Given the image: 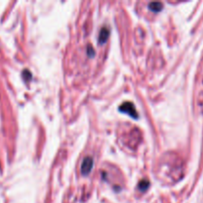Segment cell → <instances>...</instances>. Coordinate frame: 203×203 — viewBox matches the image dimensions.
I'll return each instance as SVG.
<instances>
[{
	"mask_svg": "<svg viewBox=\"0 0 203 203\" xmlns=\"http://www.w3.org/2000/svg\"><path fill=\"white\" fill-rule=\"evenodd\" d=\"M150 10L154 12H160L163 9V3L162 2H151L149 3Z\"/></svg>",
	"mask_w": 203,
	"mask_h": 203,
	"instance_id": "cell-4",
	"label": "cell"
},
{
	"mask_svg": "<svg viewBox=\"0 0 203 203\" xmlns=\"http://www.w3.org/2000/svg\"><path fill=\"white\" fill-rule=\"evenodd\" d=\"M119 111L122 112V113L128 114L130 117L134 118V119L139 118V114H138V112H137V109L132 102H129V101L124 102L123 104H121L119 106Z\"/></svg>",
	"mask_w": 203,
	"mask_h": 203,
	"instance_id": "cell-1",
	"label": "cell"
},
{
	"mask_svg": "<svg viewBox=\"0 0 203 203\" xmlns=\"http://www.w3.org/2000/svg\"><path fill=\"white\" fill-rule=\"evenodd\" d=\"M94 54H95V51H94V50L92 49L91 48V46H88V49H87V54H88V57H93L94 56Z\"/></svg>",
	"mask_w": 203,
	"mask_h": 203,
	"instance_id": "cell-6",
	"label": "cell"
},
{
	"mask_svg": "<svg viewBox=\"0 0 203 203\" xmlns=\"http://www.w3.org/2000/svg\"><path fill=\"white\" fill-rule=\"evenodd\" d=\"M109 35H110V30H109L106 26H103V27L101 28L100 32H99V35H98V43L99 44L106 43Z\"/></svg>",
	"mask_w": 203,
	"mask_h": 203,
	"instance_id": "cell-3",
	"label": "cell"
},
{
	"mask_svg": "<svg viewBox=\"0 0 203 203\" xmlns=\"http://www.w3.org/2000/svg\"><path fill=\"white\" fill-rule=\"evenodd\" d=\"M93 159L91 157H86L83 159L82 163H81V167H80V172L83 175H87L88 173L92 170V167H93Z\"/></svg>",
	"mask_w": 203,
	"mask_h": 203,
	"instance_id": "cell-2",
	"label": "cell"
},
{
	"mask_svg": "<svg viewBox=\"0 0 203 203\" xmlns=\"http://www.w3.org/2000/svg\"><path fill=\"white\" fill-rule=\"evenodd\" d=\"M23 76H24V78H25V79H27V80H28L29 78H31V73L29 72L27 69H25V70H24V72H23Z\"/></svg>",
	"mask_w": 203,
	"mask_h": 203,
	"instance_id": "cell-7",
	"label": "cell"
},
{
	"mask_svg": "<svg viewBox=\"0 0 203 203\" xmlns=\"http://www.w3.org/2000/svg\"><path fill=\"white\" fill-rule=\"evenodd\" d=\"M149 186H150V181L148 179L144 178L139 182V184H138V188H139L141 191H146L147 189L149 188Z\"/></svg>",
	"mask_w": 203,
	"mask_h": 203,
	"instance_id": "cell-5",
	"label": "cell"
}]
</instances>
